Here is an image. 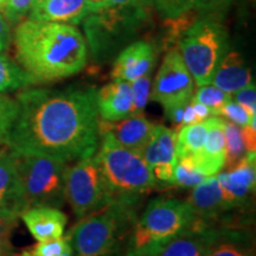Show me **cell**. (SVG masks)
I'll use <instances>...</instances> for the list:
<instances>
[{"label": "cell", "mask_w": 256, "mask_h": 256, "mask_svg": "<svg viewBox=\"0 0 256 256\" xmlns=\"http://www.w3.org/2000/svg\"><path fill=\"white\" fill-rule=\"evenodd\" d=\"M17 101L0 92V128L8 130L17 116Z\"/></svg>", "instance_id": "d590c367"}, {"label": "cell", "mask_w": 256, "mask_h": 256, "mask_svg": "<svg viewBox=\"0 0 256 256\" xmlns=\"http://www.w3.org/2000/svg\"><path fill=\"white\" fill-rule=\"evenodd\" d=\"M252 82L250 69L238 51L226 54L214 74L211 84L230 96Z\"/></svg>", "instance_id": "ffe728a7"}, {"label": "cell", "mask_w": 256, "mask_h": 256, "mask_svg": "<svg viewBox=\"0 0 256 256\" xmlns=\"http://www.w3.org/2000/svg\"><path fill=\"white\" fill-rule=\"evenodd\" d=\"M34 2L36 0H8L2 14L11 23H17L24 16L30 14Z\"/></svg>", "instance_id": "e575fe53"}, {"label": "cell", "mask_w": 256, "mask_h": 256, "mask_svg": "<svg viewBox=\"0 0 256 256\" xmlns=\"http://www.w3.org/2000/svg\"><path fill=\"white\" fill-rule=\"evenodd\" d=\"M14 156L23 210L40 206L62 208L66 202L68 162L40 154Z\"/></svg>", "instance_id": "8992f818"}, {"label": "cell", "mask_w": 256, "mask_h": 256, "mask_svg": "<svg viewBox=\"0 0 256 256\" xmlns=\"http://www.w3.org/2000/svg\"><path fill=\"white\" fill-rule=\"evenodd\" d=\"M136 200L113 198L107 206L81 218L68 234L78 256H110L136 223Z\"/></svg>", "instance_id": "277c9868"}, {"label": "cell", "mask_w": 256, "mask_h": 256, "mask_svg": "<svg viewBox=\"0 0 256 256\" xmlns=\"http://www.w3.org/2000/svg\"><path fill=\"white\" fill-rule=\"evenodd\" d=\"M94 87L63 90L34 88L19 92L8 148L69 162L96 153L100 116Z\"/></svg>", "instance_id": "6da1fadb"}, {"label": "cell", "mask_w": 256, "mask_h": 256, "mask_svg": "<svg viewBox=\"0 0 256 256\" xmlns=\"http://www.w3.org/2000/svg\"><path fill=\"white\" fill-rule=\"evenodd\" d=\"M232 0H194V8L200 14L212 17L216 12H222L224 8L232 4Z\"/></svg>", "instance_id": "74e56055"}, {"label": "cell", "mask_w": 256, "mask_h": 256, "mask_svg": "<svg viewBox=\"0 0 256 256\" xmlns=\"http://www.w3.org/2000/svg\"><path fill=\"white\" fill-rule=\"evenodd\" d=\"M36 2H37V0H36Z\"/></svg>", "instance_id": "c3c4849f"}, {"label": "cell", "mask_w": 256, "mask_h": 256, "mask_svg": "<svg viewBox=\"0 0 256 256\" xmlns=\"http://www.w3.org/2000/svg\"><path fill=\"white\" fill-rule=\"evenodd\" d=\"M156 8L165 18H174L194 8V0H156Z\"/></svg>", "instance_id": "d6a6232c"}, {"label": "cell", "mask_w": 256, "mask_h": 256, "mask_svg": "<svg viewBox=\"0 0 256 256\" xmlns=\"http://www.w3.org/2000/svg\"><path fill=\"white\" fill-rule=\"evenodd\" d=\"M156 63V50L147 42H136L120 52L115 60L112 78L132 82L150 75Z\"/></svg>", "instance_id": "5bb4252c"}, {"label": "cell", "mask_w": 256, "mask_h": 256, "mask_svg": "<svg viewBox=\"0 0 256 256\" xmlns=\"http://www.w3.org/2000/svg\"><path fill=\"white\" fill-rule=\"evenodd\" d=\"M130 83L133 92V107L130 116L142 115L151 94V78L147 75Z\"/></svg>", "instance_id": "4dcf8cb0"}, {"label": "cell", "mask_w": 256, "mask_h": 256, "mask_svg": "<svg viewBox=\"0 0 256 256\" xmlns=\"http://www.w3.org/2000/svg\"><path fill=\"white\" fill-rule=\"evenodd\" d=\"M188 202L198 220L214 218L223 211L229 210L216 176L206 177L202 183L196 185Z\"/></svg>", "instance_id": "44dd1931"}, {"label": "cell", "mask_w": 256, "mask_h": 256, "mask_svg": "<svg viewBox=\"0 0 256 256\" xmlns=\"http://www.w3.org/2000/svg\"><path fill=\"white\" fill-rule=\"evenodd\" d=\"M224 122L226 120L220 116H211L208 119V132L204 142L203 151L196 162L190 164L198 172L206 177L220 174L226 165V139H224Z\"/></svg>", "instance_id": "9a60e30c"}, {"label": "cell", "mask_w": 256, "mask_h": 256, "mask_svg": "<svg viewBox=\"0 0 256 256\" xmlns=\"http://www.w3.org/2000/svg\"><path fill=\"white\" fill-rule=\"evenodd\" d=\"M8 256H14V255H8ZM19 256H26V254H25V252H24L23 254H22V255H19Z\"/></svg>", "instance_id": "bcb514c9"}, {"label": "cell", "mask_w": 256, "mask_h": 256, "mask_svg": "<svg viewBox=\"0 0 256 256\" xmlns=\"http://www.w3.org/2000/svg\"><path fill=\"white\" fill-rule=\"evenodd\" d=\"M19 217L38 242L62 238L68 222V217L58 208L46 206L28 208Z\"/></svg>", "instance_id": "ac0fdd59"}, {"label": "cell", "mask_w": 256, "mask_h": 256, "mask_svg": "<svg viewBox=\"0 0 256 256\" xmlns=\"http://www.w3.org/2000/svg\"><path fill=\"white\" fill-rule=\"evenodd\" d=\"M86 4H87L89 14L112 8L110 0H86Z\"/></svg>", "instance_id": "60d3db41"}, {"label": "cell", "mask_w": 256, "mask_h": 256, "mask_svg": "<svg viewBox=\"0 0 256 256\" xmlns=\"http://www.w3.org/2000/svg\"><path fill=\"white\" fill-rule=\"evenodd\" d=\"M144 18L140 4L113 6L86 17L83 28L92 56L98 60L110 57L130 40Z\"/></svg>", "instance_id": "ba28073f"}, {"label": "cell", "mask_w": 256, "mask_h": 256, "mask_svg": "<svg viewBox=\"0 0 256 256\" xmlns=\"http://www.w3.org/2000/svg\"><path fill=\"white\" fill-rule=\"evenodd\" d=\"M220 230L203 220H194L188 228L172 240L156 256H206Z\"/></svg>", "instance_id": "4fadbf2b"}, {"label": "cell", "mask_w": 256, "mask_h": 256, "mask_svg": "<svg viewBox=\"0 0 256 256\" xmlns=\"http://www.w3.org/2000/svg\"><path fill=\"white\" fill-rule=\"evenodd\" d=\"M10 43V26L5 18L0 14V52L8 49Z\"/></svg>", "instance_id": "ab89813d"}, {"label": "cell", "mask_w": 256, "mask_h": 256, "mask_svg": "<svg viewBox=\"0 0 256 256\" xmlns=\"http://www.w3.org/2000/svg\"><path fill=\"white\" fill-rule=\"evenodd\" d=\"M206 178V176L198 172L196 168H192L186 162L177 159L172 185L179 188H194Z\"/></svg>", "instance_id": "f546056e"}, {"label": "cell", "mask_w": 256, "mask_h": 256, "mask_svg": "<svg viewBox=\"0 0 256 256\" xmlns=\"http://www.w3.org/2000/svg\"><path fill=\"white\" fill-rule=\"evenodd\" d=\"M8 130H2V128H0V152L10 150L8 144Z\"/></svg>", "instance_id": "b9f144b4"}, {"label": "cell", "mask_w": 256, "mask_h": 256, "mask_svg": "<svg viewBox=\"0 0 256 256\" xmlns=\"http://www.w3.org/2000/svg\"><path fill=\"white\" fill-rule=\"evenodd\" d=\"M208 132V119L202 122L185 126L176 134V154L177 159L196 162L202 154Z\"/></svg>", "instance_id": "603a6c76"}, {"label": "cell", "mask_w": 256, "mask_h": 256, "mask_svg": "<svg viewBox=\"0 0 256 256\" xmlns=\"http://www.w3.org/2000/svg\"><path fill=\"white\" fill-rule=\"evenodd\" d=\"M232 98L238 104H241L250 116L256 115V88L254 82L240 89L235 94L232 95Z\"/></svg>", "instance_id": "8d00e7d4"}, {"label": "cell", "mask_w": 256, "mask_h": 256, "mask_svg": "<svg viewBox=\"0 0 256 256\" xmlns=\"http://www.w3.org/2000/svg\"><path fill=\"white\" fill-rule=\"evenodd\" d=\"M72 248L68 235L49 241L38 242L32 250L25 252L26 256H63Z\"/></svg>", "instance_id": "1f68e13d"}, {"label": "cell", "mask_w": 256, "mask_h": 256, "mask_svg": "<svg viewBox=\"0 0 256 256\" xmlns=\"http://www.w3.org/2000/svg\"><path fill=\"white\" fill-rule=\"evenodd\" d=\"M178 50L198 87L210 84L228 49L226 28L214 18H200L178 40Z\"/></svg>", "instance_id": "52a82bcc"}, {"label": "cell", "mask_w": 256, "mask_h": 256, "mask_svg": "<svg viewBox=\"0 0 256 256\" xmlns=\"http://www.w3.org/2000/svg\"><path fill=\"white\" fill-rule=\"evenodd\" d=\"M252 256H255V254H254V255H252Z\"/></svg>", "instance_id": "7dc6e473"}, {"label": "cell", "mask_w": 256, "mask_h": 256, "mask_svg": "<svg viewBox=\"0 0 256 256\" xmlns=\"http://www.w3.org/2000/svg\"><path fill=\"white\" fill-rule=\"evenodd\" d=\"M255 159V152H247L244 158L230 168L229 172L216 174L229 210L242 206L254 194L256 185Z\"/></svg>", "instance_id": "7c38bea8"}, {"label": "cell", "mask_w": 256, "mask_h": 256, "mask_svg": "<svg viewBox=\"0 0 256 256\" xmlns=\"http://www.w3.org/2000/svg\"><path fill=\"white\" fill-rule=\"evenodd\" d=\"M66 200L78 220L96 212L110 202V190L95 153L78 159L75 165L68 168Z\"/></svg>", "instance_id": "9c48e42d"}, {"label": "cell", "mask_w": 256, "mask_h": 256, "mask_svg": "<svg viewBox=\"0 0 256 256\" xmlns=\"http://www.w3.org/2000/svg\"><path fill=\"white\" fill-rule=\"evenodd\" d=\"M192 98L198 104L206 106L212 116H220V110L226 102L232 100V96L210 83L200 87L196 94L192 95Z\"/></svg>", "instance_id": "83f0119b"}, {"label": "cell", "mask_w": 256, "mask_h": 256, "mask_svg": "<svg viewBox=\"0 0 256 256\" xmlns=\"http://www.w3.org/2000/svg\"><path fill=\"white\" fill-rule=\"evenodd\" d=\"M224 139H226V165L228 170L238 164L244 158L247 150L243 142L242 127L226 120L224 122Z\"/></svg>", "instance_id": "484cf974"}, {"label": "cell", "mask_w": 256, "mask_h": 256, "mask_svg": "<svg viewBox=\"0 0 256 256\" xmlns=\"http://www.w3.org/2000/svg\"><path fill=\"white\" fill-rule=\"evenodd\" d=\"M200 18V14L196 8L188 10L184 14L177 16L174 18H165L164 28L166 31L165 44H177L182 34L191 26L194 22Z\"/></svg>", "instance_id": "4316f807"}, {"label": "cell", "mask_w": 256, "mask_h": 256, "mask_svg": "<svg viewBox=\"0 0 256 256\" xmlns=\"http://www.w3.org/2000/svg\"><path fill=\"white\" fill-rule=\"evenodd\" d=\"M156 179L172 184L176 154V132L162 124H156L151 138L139 153Z\"/></svg>", "instance_id": "8fae6325"}, {"label": "cell", "mask_w": 256, "mask_h": 256, "mask_svg": "<svg viewBox=\"0 0 256 256\" xmlns=\"http://www.w3.org/2000/svg\"><path fill=\"white\" fill-rule=\"evenodd\" d=\"M194 78L180 52L178 49H171L159 66L150 98L159 102L164 110H168L188 104L194 95Z\"/></svg>", "instance_id": "30bf717a"}, {"label": "cell", "mask_w": 256, "mask_h": 256, "mask_svg": "<svg viewBox=\"0 0 256 256\" xmlns=\"http://www.w3.org/2000/svg\"><path fill=\"white\" fill-rule=\"evenodd\" d=\"M6 2H8V0H0V11H2V12H4Z\"/></svg>", "instance_id": "f6af8a7d"}, {"label": "cell", "mask_w": 256, "mask_h": 256, "mask_svg": "<svg viewBox=\"0 0 256 256\" xmlns=\"http://www.w3.org/2000/svg\"><path fill=\"white\" fill-rule=\"evenodd\" d=\"M110 6H122V5H130V4H139L138 0H110Z\"/></svg>", "instance_id": "7bdbcfd3"}, {"label": "cell", "mask_w": 256, "mask_h": 256, "mask_svg": "<svg viewBox=\"0 0 256 256\" xmlns=\"http://www.w3.org/2000/svg\"><path fill=\"white\" fill-rule=\"evenodd\" d=\"M183 106H177V107H172L168 108V110H165V114L168 116V119L174 124V126L176 127V134L179 130L182 128V121H183V113H184V107Z\"/></svg>", "instance_id": "f35d334b"}, {"label": "cell", "mask_w": 256, "mask_h": 256, "mask_svg": "<svg viewBox=\"0 0 256 256\" xmlns=\"http://www.w3.org/2000/svg\"><path fill=\"white\" fill-rule=\"evenodd\" d=\"M19 214L14 210L0 209V256L10 255L11 235L17 226Z\"/></svg>", "instance_id": "f1b7e54d"}, {"label": "cell", "mask_w": 256, "mask_h": 256, "mask_svg": "<svg viewBox=\"0 0 256 256\" xmlns=\"http://www.w3.org/2000/svg\"><path fill=\"white\" fill-rule=\"evenodd\" d=\"M194 220L196 215L188 202L156 198L132 226L124 256H156Z\"/></svg>", "instance_id": "3957f363"}, {"label": "cell", "mask_w": 256, "mask_h": 256, "mask_svg": "<svg viewBox=\"0 0 256 256\" xmlns=\"http://www.w3.org/2000/svg\"><path fill=\"white\" fill-rule=\"evenodd\" d=\"M254 250L246 243L240 232L220 230L218 238L208 252L206 256H252Z\"/></svg>", "instance_id": "d4e9b609"}, {"label": "cell", "mask_w": 256, "mask_h": 256, "mask_svg": "<svg viewBox=\"0 0 256 256\" xmlns=\"http://www.w3.org/2000/svg\"><path fill=\"white\" fill-rule=\"evenodd\" d=\"M96 106L101 120L119 121L130 116L133 107V92L130 83L113 80L96 92Z\"/></svg>", "instance_id": "2e32d148"}, {"label": "cell", "mask_w": 256, "mask_h": 256, "mask_svg": "<svg viewBox=\"0 0 256 256\" xmlns=\"http://www.w3.org/2000/svg\"><path fill=\"white\" fill-rule=\"evenodd\" d=\"M14 40L18 63L37 83L70 78L87 64V43L72 24L28 18L16 28Z\"/></svg>", "instance_id": "7a4b0ae2"}, {"label": "cell", "mask_w": 256, "mask_h": 256, "mask_svg": "<svg viewBox=\"0 0 256 256\" xmlns=\"http://www.w3.org/2000/svg\"><path fill=\"white\" fill-rule=\"evenodd\" d=\"M0 209L23 211L16 156L11 150L0 152Z\"/></svg>", "instance_id": "7402d4cb"}, {"label": "cell", "mask_w": 256, "mask_h": 256, "mask_svg": "<svg viewBox=\"0 0 256 256\" xmlns=\"http://www.w3.org/2000/svg\"><path fill=\"white\" fill-rule=\"evenodd\" d=\"M100 150L95 153L112 200H139L140 194L156 188V179L139 153L126 148L110 132L100 134Z\"/></svg>", "instance_id": "5b68a950"}, {"label": "cell", "mask_w": 256, "mask_h": 256, "mask_svg": "<svg viewBox=\"0 0 256 256\" xmlns=\"http://www.w3.org/2000/svg\"><path fill=\"white\" fill-rule=\"evenodd\" d=\"M34 83H37L36 80L32 78L30 74H28L20 66L0 52V92L2 94L18 90Z\"/></svg>", "instance_id": "cb8c5ba5"}, {"label": "cell", "mask_w": 256, "mask_h": 256, "mask_svg": "<svg viewBox=\"0 0 256 256\" xmlns=\"http://www.w3.org/2000/svg\"><path fill=\"white\" fill-rule=\"evenodd\" d=\"M220 116L226 118V119H228V121H232V122L238 124L240 127L248 126L252 118L241 104H238V102H235L234 100L228 101L223 106L222 110L220 112Z\"/></svg>", "instance_id": "836d02e7"}, {"label": "cell", "mask_w": 256, "mask_h": 256, "mask_svg": "<svg viewBox=\"0 0 256 256\" xmlns=\"http://www.w3.org/2000/svg\"><path fill=\"white\" fill-rule=\"evenodd\" d=\"M89 16L86 0H37L30 19L63 24H80Z\"/></svg>", "instance_id": "d6986e66"}, {"label": "cell", "mask_w": 256, "mask_h": 256, "mask_svg": "<svg viewBox=\"0 0 256 256\" xmlns=\"http://www.w3.org/2000/svg\"><path fill=\"white\" fill-rule=\"evenodd\" d=\"M63 256H78V255H76V252H74V249H72V248H70V249H69V250H68V252H66V254H64Z\"/></svg>", "instance_id": "ee69618b"}, {"label": "cell", "mask_w": 256, "mask_h": 256, "mask_svg": "<svg viewBox=\"0 0 256 256\" xmlns=\"http://www.w3.org/2000/svg\"><path fill=\"white\" fill-rule=\"evenodd\" d=\"M154 127L156 124L147 120L142 114L128 116L114 122L100 119L98 133L110 132L124 147L140 153L151 138Z\"/></svg>", "instance_id": "e0dca14e"}]
</instances>
